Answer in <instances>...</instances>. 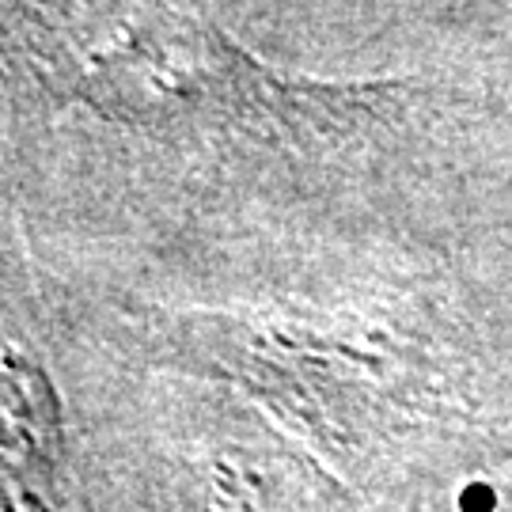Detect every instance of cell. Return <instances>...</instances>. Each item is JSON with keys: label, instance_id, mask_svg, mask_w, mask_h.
I'll return each instance as SVG.
<instances>
[{"label": "cell", "instance_id": "1", "mask_svg": "<svg viewBox=\"0 0 512 512\" xmlns=\"http://www.w3.org/2000/svg\"><path fill=\"white\" fill-rule=\"evenodd\" d=\"M4 19L42 99L156 137L308 148L478 99L433 80L289 73L179 0H4Z\"/></svg>", "mask_w": 512, "mask_h": 512}]
</instances>
